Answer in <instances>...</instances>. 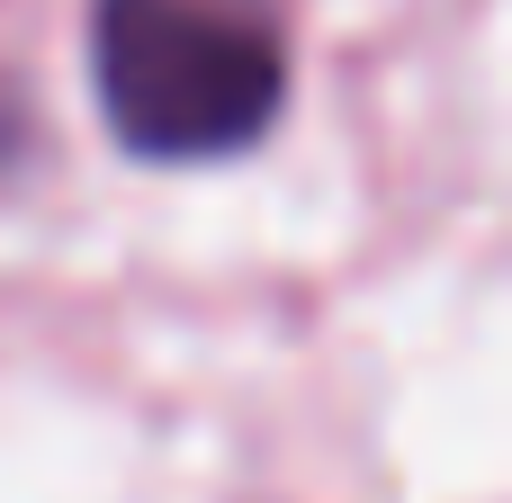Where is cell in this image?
Wrapping results in <instances>:
<instances>
[{"mask_svg": "<svg viewBox=\"0 0 512 503\" xmlns=\"http://www.w3.org/2000/svg\"><path fill=\"white\" fill-rule=\"evenodd\" d=\"M90 54L108 126L126 135V153L153 162H207L252 144L288 90L270 27L207 0H99Z\"/></svg>", "mask_w": 512, "mask_h": 503, "instance_id": "6da1fadb", "label": "cell"}]
</instances>
